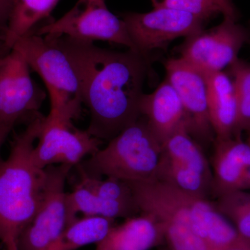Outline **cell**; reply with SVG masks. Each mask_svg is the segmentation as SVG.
<instances>
[{"label": "cell", "mask_w": 250, "mask_h": 250, "mask_svg": "<svg viewBox=\"0 0 250 250\" xmlns=\"http://www.w3.org/2000/svg\"><path fill=\"white\" fill-rule=\"evenodd\" d=\"M66 205L68 226L78 219L77 215L80 213L84 216L113 219H126L141 213L137 204L106 200L80 182L71 192L67 193Z\"/></svg>", "instance_id": "18"}, {"label": "cell", "mask_w": 250, "mask_h": 250, "mask_svg": "<svg viewBox=\"0 0 250 250\" xmlns=\"http://www.w3.org/2000/svg\"><path fill=\"white\" fill-rule=\"evenodd\" d=\"M45 116L37 117L14 138L10 154L0 163V241L4 250H18L21 233L40 206L45 170L33 161L32 150Z\"/></svg>", "instance_id": "2"}, {"label": "cell", "mask_w": 250, "mask_h": 250, "mask_svg": "<svg viewBox=\"0 0 250 250\" xmlns=\"http://www.w3.org/2000/svg\"><path fill=\"white\" fill-rule=\"evenodd\" d=\"M90 1H94L100 4L106 5V0H90Z\"/></svg>", "instance_id": "31"}, {"label": "cell", "mask_w": 250, "mask_h": 250, "mask_svg": "<svg viewBox=\"0 0 250 250\" xmlns=\"http://www.w3.org/2000/svg\"><path fill=\"white\" fill-rule=\"evenodd\" d=\"M156 179L198 197L210 200L213 172L203 147L183 123L161 145Z\"/></svg>", "instance_id": "6"}, {"label": "cell", "mask_w": 250, "mask_h": 250, "mask_svg": "<svg viewBox=\"0 0 250 250\" xmlns=\"http://www.w3.org/2000/svg\"><path fill=\"white\" fill-rule=\"evenodd\" d=\"M218 6L224 18L236 21L238 18V11L233 4L232 0H213Z\"/></svg>", "instance_id": "27"}, {"label": "cell", "mask_w": 250, "mask_h": 250, "mask_svg": "<svg viewBox=\"0 0 250 250\" xmlns=\"http://www.w3.org/2000/svg\"><path fill=\"white\" fill-rule=\"evenodd\" d=\"M165 68L166 80L180 98L189 134L202 147L213 144L215 136L208 115L205 73L180 57L166 61Z\"/></svg>", "instance_id": "13"}, {"label": "cell", "mask_w": 250, "mask_h": 250, "mask_svg": "<svg viewBox=\"0 0 250 250\" xmlns=\"http://www.w3.org/2000/svg\"><path fill=\"white\" fill-rule=\"evenodd\" d=\"M205 75L208 115L215 139L235 137L238 103L233 80L223 71L207 72Z\"/></svg>", "instance_id": "16"}, {"label": "cell", "mask_w": 250, "mask_h": 250, "mask_svg": "<svg viewBox=\"0 0 250 250\" xmlns=\"http://www.w3.org/2000/svg\"><path fill=\"white\" fill-rule=\"evenodd\" d=\"M164 240V229L152 215L140 213L116 225L95 250H150Z\"/></svg>", "instance_id": "17"}, {"label": "cell", "mask_w": 250, "mask_h": 250, "mask_svg": "<svg viewBox=\"0 0 250 250\" xmlns=\"http://www.w3.org/2000/svg\"><path fill=\"white\" fill-rule=\"evenodd\" d=\"M116 225V219L84 216L77 219L61 233L46 250H76L98 243Z\"/></svg>", "instance_id": "20"}, {"label": "cell", "mask_w": 250, "mask_h": 250, "mask_svg": "<svg viewBox=\"0 0 250 250\" xmlns=\"http://www.w3.org/2000/svg\"><path fill=\"white\" fill-rule=\"evenodd\" d=\"M238 103L236 136L250 134V63L238 58L230 65Z\"/></svg>", "instance_id": "22"}, {"label": "cell", "mask_w": 250, "mask_h": 250, "mask_svg": "<svg viewBox=\"0 0 250 250\" xmlns=\"http://www.w3.org/2000/svg\"><path fill=\"white\" fill-rule=\"evenodd\" d=\"M140 111L161 145L184 123L180 98L166 79L153 93L143 94Z\"/></svg>", "instance_id": "15"}, {"label": "cell", "mask_w": 250, "mask_h": 250, "mask_svg": "<svg viewBox=\"0 0 250 250\" xmlns=\"http://www.w3.org/2000/svg\"><path fill=\"white\" fill-rule=\"evenodd\" d=\"M11 49H9L5 44L4 39L0 37V59L7 55L11 52Z\"/></svg>", "instance_id": "29"}, {"label": "cell", "mask_w": 250, "mask_h": 250, "mask_svg": "<svg viewBox=\"0 0 250 250\" xmlns=\"http://www.w3.org/2000/svg\"><path fill=\"white\" fill-rule=\"evenodd\" d=\"M248 43L250 44V31L249 39H248Z\"/></svg>", "instance_id": "33"}, {"label": "cell", "mask_w": 250, "mask_h": 250, "mask_svg": "<svg viewBox=\"0 0 250 250\" xmlns=\"http://www.w3.org/2000/svg\"><path fill=\"white\" fill-rule=\"evenodd\" d=\"M72 167L62 164L45 167L40 206L21 233L18 250H46L68 227L65 187Z\"/></svg>", "instance_id": "9"}, {"label": "cell", "mask_w": 250, "mask_h": 250, "mask_svg": "<svg viewBox=\"0 0 250 250\" xmlns=\"http://www.w3.org/2000/svg\"><path fill=\"white\" fill-rule=\"evenodd\" d=\"M127 183L141 213L152 215L161 223L186 227L213 249L225 248L239 236L208 199L194 196L158 179Z\"/></svg>", "instance_id": "3"}, {"label": "cell", "mask_w": 250, "mask_h": 250, "mask_svg": "<svg viewBox=\"0 0 250 250\" xmlns=\"http://www.w3.org/2000/svg\"><path fill=\"white\" fill-rule=\"evenodd\" d=\"M32 33L39 36H67L85 42L108 41L126 46L136 52L124 21L112 14L106 5L90 0H79L58 21L49 22Z\"/></svg>", "instance_id": "7"}, {"label": "cell", "mask_w": 250, "mask_h": 250, "mask_svg": "<svg viewBox=\"0 0 250 250\" xmlns=\"http://www.w3.org/2000/svg\"><path fill=\"white\" fill-rule=\"evenodd\" d=\"M9 136L6 132H4V130L0 127V152H1V148L2 145L4 144V141H6V138ZM3 161L1 159V154H0V163Z\"/></svg>", "instance_id": "30"}, {"label": "cell", "mask_w": 250, "mask_h": 250, "mask_svg": "<svg viewBox=\"0 0 250 250\" xmlns=\"http://www.w3.org/2000/svg\"><path fill=\"white\" fill-rule=\"evenodd\" d=\"M215 250H250V238L239 236L228 246Z\"/></svg>", "instance_id": "28"}, {"label": "cell", "mask_w": 250, "mask_h": 250, "mask_svg": "<svg viewBox=\"0 0 250 250\" xmlns=\"http://www.w3.org/2000/svg\"><path fill=\"white\" fill-rule=\"evenodd\" d=\"M250 151V145L241 136L215 139L210 161L213 172L211 197L240 190L242 177Z\"/></svg>", "instance_id": "14"}, {"label": "cell", "mask_w": 250, "mask_h": 250, "mask_svg": "<svg viewBox=\"0 0 250 250\" xmlns=\"http://www.w3.org/2000/svg\"><path fill=\"white\" fill-rule=\"evenodd\" d=\"M59 1V0H16L3 35L6 46L12 49L18 39L32 33L39 22L50 16Z\"/></svg>", "instance_id": "19"}, {"label": "cell", "mask_w": 250, "mask_h": 250, "mask_svg": "<svg viewBox=\"0 0 250 250\" xmlns=\"http://www.w3.org/2000/svg\"><path fill=\"white\" fill-rule=\"evenodd\" d=\"M29 68L16 49L0 59V127L8 135L20 122H31L41 115L45 93L33 82Z\"/></svg>", "instance_id": "8"}, {"label": "cell", "mask_w": 250, "mask_h": 250, "mask_svg": "<svg viewBox=\"0 0 250 250\" xmlns=\"http://www.w3.org/2000/svg\"><path fill=\"white\" fill-rule=\"evenodd\" d=\"M161 225L164 229V240L170 250H215L186 227L173 224Z\"/></svg>", "instance_id": "24"}, {"label": "cell", "mask_w": 250, "mask_h": 250, "mask_svg": "<svg viewBox=\"0 0 250 250\" xmlns=\"http://www.w3.org/2000/svg\"><path fill=\"white\" fill-rule=\"evenodd\" d=\"M219 212L230 222L240 236L250 238V192L235 190L215 200Z\"/></svg>", "instance_id": "21"}, {"label": "cell", "mask_w": 250, "mask_h": 250, "mask_svg": "<svg viewBox=\"0 0 250 250\" xmlns=\"http://www.w3.org/2000/svg\"><path fill=\"white\" fill-rule=\"evenodd\" d=\"M12 49L24 56L45 82L50 97L49 114L70 121L78 118L83 104L80 79L55 38L31 33L18 39Z\"/></svg>", "instance_id": "5"}, {"label": "cell", "mask_w": 250, "mask_h": 250, "mask_svg": "<svg viewBox=\"0 0 250 250\" xmlns=\"http://www.w3.org/2000/svg\"><path fill=\"white\" fill-rule=\"evenodd\" d=\"M16 0H0V37L2 38L12 14Z\"/></svg>", "instance_id": "26"}, {"label": "cell", "mask_w": 250, "mask_h": 250, "mask_svg": "<svg viewBox=\"0 0 250 250\" xmlns=\"http://www.w3.org/2000/svg\"><path fill=\"white\" fill-rule=\"evenodd\" d=\"M53 37L80 79L83 104L90 113L87 131L109 142L141 117L147 59L130 49L116 52L67 36Z\"/></svg>", "instance_id": "1"}, {"label": "cell", "mask_w": 250, "mask_h": 250, "mask_svg": "<svg viewBox=\"0 0 250 250\" xmlns=\"http://www.w3.org/2000/svg\"><path fill=\"white\" fill-rule=\"evenodd\" d=\"M154 8H167L190 13L206 22L221 14L213 0H151Z\"/></svg>", "instance_id": "25"}, {"label": "cell", "mask_w": 250, "mask_h": 250, "mask_svg": "<svg viewBox=\"0 0 250 250\" xmlns=\"http://www.w3.org/2000/svg\"><path fill=\"white\" fill-rule=\"evenodd\" d=\"M80 183L98 196L113 201L136 203L131 187L127 182L119 179L89 177L80 174Z\"/></svg>", "instance_id": "23"}, {"label": "cell", "mask_w": 250, "mask_h": 250, "mask_svg": "<svg viewBox=\"0 0 250 250\" xmlns=\"http://www.w3.org/2000/svg\"><path fill=\"white\" fill-rule=\"evenodd\" d=\"M161 144L141 116L125 128L104 149L82 161L80 174L119 179L126 182L156 179L160 161Z\"/></svg>", "instance_id": "4"}, {"label": "cell", "mask_w": 250, "mask_h": 250, "mask_svg": "<svg viewBox=\"0 0 250 250\" xmlns=\"http://www.w3.org/2000/svg\"><path fill=\"white\" fill-rule=\"evenodd\" d=\"M247 141H248V143H250V134H248V139H247Z\"/></svg>", "instance_id": "32"}, {"label": "cell", "mask_w": 250, "mask_h": 250, "mask_svg": "<svg viewBox=\"0 0 250 250\" xmlns=\"http://www.w3.org/2000/svg\"><path fill=\"white\" fill-rule=\"evenodd\" d=\"M38 141L31 156L41 169L62 164L78 166L85 156L98 152L103 143L87 130L77 129L72 121L50 114L44 118Z\"/></svg>", "instance_id": "12"}, {"label": "cell", "mask_w": 250, "mask_h": 250, "mask_svg": "<svg viewBox=\"0 0 250 250\" xmlns=\"http://www.w3.org/2000/svg\"><path fill=\"white\" fill-rule=\"evenodd\" d=\"M249 36L250 31L236 21L224 18L216 27L186 38L178 52L180 58L205 73L223 71L238 58Z\"/></svg>", "instance_id": "11"}, {"label": "cell", "mask_w": 250, "mask_h": 250, "mask_svg": "<svg viewBox=\"0 0 250 250\" xmlns=\"http://www.w3.org/2000/svg\"><path fill=\"white\" fill-rule=\"evenodd\" d=\"M122 18L136 52L146 59L153 50L166 49L172 41L202 30L206 22L190 13L163 7L144 14L126 13Z\"/></svg>", "instance_id": "10"}]
</instances>
